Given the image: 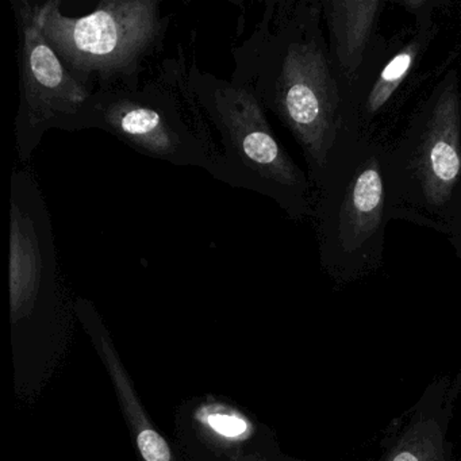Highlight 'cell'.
I'll return each instance as SVG.
<instances>
[{
	"label": "cell",
	"mask_w": 461,
	"mask_h": 461,
	"mask_svg": "<svg viewBox=\"0 0 461 461\" xmlns=\"http://www.w3.org/2000/svg\"><path fill=\"white\" fill-rule=\"evenodd\" d=\"M271 6L247 40L231 48V80L290 129L321 166L336 137V82L325 53L301 21L277 20Z\"/></svg>",
	"instance_id": "cell-1"
},
{
	"label": "cell",
	"mask_w": 461,
	"mask_h": 461,
	"mask_svg": "<svg viewBox=\"0 0 461 461\" xmlns=\"http://www.w3.org/2000/svg\"><path fill=\"white\" fill-rule=\"evenodd\" d=\"M98 129L148 158L212 174L217 142L191 96L179 60L164 63L156 79L139 87L99 88L71 131Z\"/></svg>",
	"instance_id": "cell-2"
},
{
	"label": "cell",
	"mask_w": 461,
	"mask_h": 461,
	"mask_svg": "<svg viewBox=\"0 0 461 461\" xmlns=\"http://www.w3.org/2000/svg\"><path fill=\"white\" fill-rule=\"evenodd\" d=\"M183 69L191 96L212 136H218V158L210 175L294 209L306 188L303 172L277 141L258 98L231 79H220L196 63H185V58Z\"/></svg>",
	"instance_id": "cell-3"
},
{
	"label": "cell",
	"mask_w": 461,
	"mask_h": 461,
	"mask_svg": "<svg viewBox=\"0 0 461 461\" xmlns=\"http://www.w3.org/2000/svg\"><path fill=\"white\" fill-rule=\"evenodd\" d=\"M61 2L34 4L45 39L67 68L91 90L139 87L142 66L166 36L168 17L158 0H104L83 17L61 13Z\"/></svg>",
	"instance_id": "cell-4"
},
{
	"label": "cell",
	"mask_w": 461,
	"mask_h": 461,
	"mask_svg": "<svg viewBox=\"0 0 461 461\" xmlns=\"http://www.w3.org/2000/svg\"><path fill=\"white\" fill-rule=\"evenodd\" d=\"M18 26L20 104L15 145L20 163H28L52 129L71 131L94 91L80 83L42 33L33 2H13Z\"/></svg>",
	"instance_id": "cell-5"
},
{
	"label": "cell",
	"mask_w": 461,
	"mask_h": 461,
	"mask_svg": "<svg viewBox=\"0 0 461 461\" xmlns=\"http://www.w3.org/2000/svg\"><path fill=\"white\" fill-rule=\"evenodd\" d=\"M461 393V374L431 383L404 417L383 437L379 461H457L449 438L450 420Z\"/></svg>",
	"instance_id": "cell-6"
},
{
	"label": "cell",
	"mask_w": 461,
	"mask_h": 461,
	"mask_svg": "<svg viewBox=\"0 0 461 461\" xmlns=\"http://www.w3.org/2000/svg\"><path fill=\"white\" fill-rule=\"evenodd\" d=\"M77 312L86 330L93 339L94 345H95L113 383H114L118 401L122 407L123 414L128 420L142 461H177L176 456L167 439L150 423L149 418L137 396L136 390H134L131 376L123 366L117 349L110 339V334L107 333L106 328L102 323L99 315L96 314L93 304L85 299H79L77 304Z\"/></svg>",
	"instance_id": "cell-7"
},
{
	"label": "cell",
	"mask_w": 461,
	"mask_h": 461,
	"mask_svg": "<svg viewBox=\"0 0 461 461\" xmlns=\"http://www.w3.org/2000/svg\"><path fill=\"white\" fill-rule=\"evenodd\" d=\"M420 163L426 198L433 204L444 203L461 171L460 106L453 87L447 88L437 102Z\"/></svg>",
	"instance_id": "cell-8"
},
{
	"label": "cell",
	"mask_w": 461,
	"mask_h": 461,
	"mask_svg": "<svg viewBox=\"0 0 461 461\" xmlns=\"http://www.w3.org/2000/svg\"><path fill=\"white\" fill-rule=\"evenodd\" d=\"M376 0L331 2L328 5L329 25L333 32L336 52L345 74H355L379 15Z\"/></svg>",
	"instance_id": "cell-9"
},
{
	"label": "cell",
	"mask_w": 461,
	"mask_h": 461,
	"mask_svg": "<svg viewBox=\"0 0 461 461\" xmlns=\"http://www.w3.org/2000/svg\"><path fill=\"white\" fill-rule=\"evenodd\" d=\"M383 182L376 164L358 174L350 187L341 215V239L345 248L356 249L379 226L383 212Z\"/></svg>",
	"instance_id": "cell-10"
},
{
	"label": "cell",
	"mask_w": 461,
	"mask_h": 461,
	"mask_svg": "<svg viewBox=\"0 0 461 461\" xmlns=\"http://www.w3.org/2000/svg\"><path fill=\"white\" fill-rule=\"evenodd\" d=\"M417 52V45L411 44L399 52L390 63L387 64L379 79L375 83L371 94L368 96V109L371 113H376L383 104H387L396 88L403 82L406 75L411 68L412 60Z\"/></svg>",
	"instance_id": "cell-11"
},
{
	"label": "cell",
	"mask_w": 461,
	"mask_h": 461,
	"mask_svg": "<svg viewBox=\"0 0 461 461\" xmlns=\"http://www.w3.org/2000/svg\"><path fill=\"white\" fill-rule=\"evenodd\" d=\"M207 423L212 430L225 436H239L247 430L248 423L241 417L229 412H210L207 415Z\"/></svg>",
	"instance_id": "cell-12"
}]
</instances>
